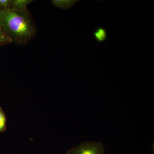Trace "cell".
<instances>
[{"mask_svg": "<svg viewBox=\"0 0 154 154\" xmlns=\"http://www.w3.org/2000/svg\"><path fill=\"white\" fill-rule=\"evenodd\" d=\"M0 26L12 43L19 45L28 44L36 34L35 24L28 9H0Z\"/></svg>", "mask_w": 154, "mask_h": 154, "instance_id": "cell-1", "label": "cell"}, {"mask_svg": "<svg viewBox=\"0 0 154 154\" xmlns=\"http://www.w3.org/2000/svg\"><path fill=\"white\" fill-rule=\"evenodd\" d=\"M66 154H105L103 144L99 141H86L69 151Z\"/></svg>", "mask_w": 154, "mask_h": 154, "instance_id": "cell-2", "label": "cell"}, {"mask_svg": "<svg viewBox=\"0 0 154 154\" xmlns=\"http://www.w3.org/2000/svg\"><path fill=\"white\" fill-rule=\"evenodd\" d=\"M107 31L102 27H97L93 33L94 39L99 43L105 42L107 39Z\"/></svg>", "mask_w": 154, "mask_h": 154, "instance_id": "cell-3", "label": "cell"}, {"mask_svg": "<svg viewBox=\"0 0 154 154\" xmlns=\"http://www.w3.org/2000/svg\"><path fill=\"white\" fill-rule=\"evenodd\" d=\"M33 1L32 0H12L11 8L19 11L27 10V6Z\"/></svg>", "mask_w": 154, "mask_h": 154, "instance_id": "cell-4", "label": "cell"}, {"mask_svg": "<svg viewBox=\"0 0 154 154\" xmlns=\"http://www.w3.org/2000/svg\"><path fill=\"white\" fill-rule=\"evenodd\" d=\"M77 2L73 0H52V4L56 8L66 10L72 8Z\"/></svg>", "mask_w": 154, "mask_h": 154, "instance_id": "cell-5", "label": "cell"}, {"mask_svg": "<svg viewBox=\"0 0 154 154\" xmlns=\"http://www.w3.org/2000/svg\"><path fill=\"white\" fill-rule=\"evenodd\" d=\"M12 43V40L5 32L0 26V46Z\"/></svg>", "mask_w": 154, "mask_h": 154, "instance_id": "cell-6", "label": "cell"}, {"mask_svg": "<svg viewBox=\"0 0 154 154\" xmlns=\"http://www.w3.org/2000/svg\"><path fill=\"white\" fill-rule=\"evenodd\" d=\"M12 0H0V8H11Z\"/></svg>", "mask_w": 154, "mask_h": 154, "instance_id": "cell-7", "label": "cell"}, {"mask_svg": "<svg viewBox=\"0 0 154 154\" xmlns=\"http://www.w3.org/2000/svg\"><path fill=\"white\" fill-rule=\"evenodd\" d=\"M6 124V119L5 116L2 111L0 110V131L4 129Z\"/></svg>", "mask_w": 154, "mask_h": 154, "instance_id": "cell-8", "label": "cell"}, {"mask_svg": "<svg viewBox=\"0 0 154 154\" xmlns=\"http://www.w3.org/2000/svg\"><path fill=\"white\" fill-rule=\"evenodd\" d=\"M2 8H0V9Z\"/></svg>", "mask_w": 154, "mask_h": 154, "instance_id": "cell-9", "label": "cell"}]
</instances>
